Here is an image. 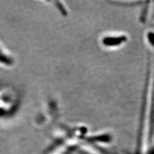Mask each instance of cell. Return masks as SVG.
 <instances>
[{
    "mask_svg": "<svg viewBox=\"0 0 154 154\" xmlns=\"http://www.w3.org/2000/svg\"><path fill=\"white\" fill-rule=\"evenodd\" d=\"M151 154H154V147L152 148V150H151Z\"/></svg>",
    "mask_w": 154,
    "mask_h": 154,
    "instance_id": "cell-3",
    "label": "cell"
},
{
    "mask_svg": "<svg viewBox=\"0 0 154 154\" xmlns=\"http://www.w3.org/2000/svg\"><path fill=\"white\" fill-rule=\"evenodd\" d=\"M125 41H126V37L124 36L118 37H106L103 39V42L105 45L107 46H115L120 45Z\"/></svg>",
    "mask_w": 154,
    "mask_h": 154,
    "instance_id": "cell-2",
    "label": "cell"
},
{
    "mask_svg": "<svg viewBox=\"0 0 154 154\" xmlns=\"http://www.w3.org/2000/svg\"><path fill=\"white\" fill-rule=\"evenodd\" d=\"M79 150L83 154H114L112 152L105 150L103 148L96 146L95 144L90 145L89 148L86 146L81 147L79 148Z\"/></svg>",
    "mask_w": 154,
    "mask_h": 154,
    "instance_id": "cell-1",
    "label": "cell"
}]
</instances>
